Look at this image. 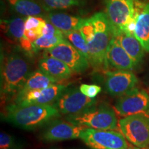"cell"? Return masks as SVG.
I'll return each instance as SVG.
<instances>
[{"instance_id":"cell-29","label":"cell","mask_w":149,"mask_h":149,"mask_svg":"<svg viewBox=\"0 0 149 149\" xmlns=\"http://www.w3.org/2000/svg\"><path fill=\"white\" fill-rule=\"evenodd\" d=\"M19 46L22 49H23L26 53H31V51H33V42L26 36L19 41Z\"/></svg>"},{"instance_id":"cell-22","label":"cell","mask_w":149,"mask_h":149,"mask_svg":"<svg viewBox=\"0 0 149 149\" xmlns=\"http://www.w3.org/2000/svg\"><path fill=\"white\" fill-rule=\"evenodd\" d=\"M65 38L74 46L78 51L80 52L89 61L90 54L88 44L81 34L79 30H74L64 35Z\"/></svg>"},{"instance_id":"cell-6","label":"cell","mask_w":149,"mask_h":149,"mask_svg":"<svg viewBox=\"0 0 149 149\" xmlns=\"http://www.w3.org/2000/svg\"><path fill=\"white\" fill-rule=\"evenodd\" d=\"M120 132L137 148L149 147V111L124 117L118 122Z\"/></svg>"},{"instance_id":"cell-20","label":"cell","mask_w":149,"mask_h":149,"mask_svg":"<svg viewBox=\"0 0 149 149\" xmlns=\"http://www.w3.org/2000/svg\"><path fill=\"white\" fill-rule=\"evenodd\" d=\"M57 83L55 80L51 79L46 74H44L40 69L34 70L29 75L24 86L17 95L23 94L24 93L31 91L41 90L55 84Z\"/></svg>"},{"instance_id":"cell-23","label":"cell","mask_w":149,"mask_h":149,"mask_svg":"<svg viewBox=\"0 0 149 149\" xmlns=\"http://www.w3.org/2000/svg\"><path fill=\"white\" fill-rule=\"evenodd\" d=\"M46 11L63 10L71 7L79 6L83 3V0H39Z\"/></svg>"},{"instance_id":"cell-13","label":"cell","mask_w":149,"mask_h":149,"mask_svg":"<svg viewBox=\"0 0 149 149\" xmlns=\"http://www.w3.org/2000/svg\"><path fill=\"white\" fill-rule=\"evenodd\" d=\"M84 127L79 126L68 121H52L45 126L40 134V138L44 141H57L79 138L80 134Z\"/></svg>"},{"instance_id":"cell-7","label":"cell","mask_w":149,"mask_h":149,"mask_svg":"<svg viewBox=\"0 0 149 149\" xmlns=\"http://www.w3.org/2000/svg\"><path fill=\"white\" fill-rule=\"evenodd\" d=\"M81 139L91 149H128L127 139L121 132L115 130H96L84 128Z\"/></svg>"},{"instance_id":"cell-1","label":"cell","mask_w":149,"mask_h":149,"mask_svg":"<svg viewBox=\"0 0 149 149\" xmlns=\"http://www.w3.org/2000/svg\"><path fill=\"white\" fill-rule=\"evenodd\" d=\"M78 30L88 44L91 66L97 70H109L107 51L113 35L111 25L104 13H97L83 19Z\"/></svg>"},{"instance_id":"cell-19","label":"cell","mask_w":149,"mask_h":149,"mask_svg":"<svg viewBox=\"0 0 149 149\" xmlns=\"http://www.w3.org/2000/svg\"><path fill=\"white\" fill-rule=\"evenodd\" d=\"M11 8L22 16L41 17L45 14L40 1L37 0H7Z\"/></svg>"},{"instance_id":"cell-18","label":"cell","mask_w":149,"mask_h":149,"mask_svg":"<svg viewBox=\"0 0 149 149\" xmlns=\"http://www.w3.org/2000/svg\"><path fill=\"white\" fill-rule=\"evenodd\" d=\"M48 21L60 31L64 35L70 31L77 30L83 18L72 16L63 13H50L47 15Z\"/></svg>"},{"instance_id":"cell-26","label":"cell","mask_w":149,"mask_h":149,"mask_svg":"<svg viewBox=\"0 0 149 149\" xmlns=\"http://www.w3.org/2000/svg\"><path fill=\"white\" fill-rule=\"evenodd\" d=\"M46 21L41 17L30 16L26 18L25 30H33L38 34L40 37L42 36L43 30Z\"/></svg>"},{"instance_id":"cell-30","label":"cell","mask_w":149,"mask_h":149,"mask_svg":"<svg viewBox=\"0 0 149 149\" xmlns=\"http://www.w3.org/2000/svg\"><path fill=\"white\" fill-rule=\"evenodd\" d=\"M50 149H60V148H50Z\"/></svg>"},{"instance_id":"cell-10","label":"cell","mask_w":149,"mask_h":149,"mask_svg":"<svg viewBox=\"0 0 149 149\" xmlns=\"http://www.w3.org/2000/svg\"><path fill=\"white\" fill-rule=\"evenodd\" d=\"M114 110L117 115L124 117L149 111V94L144 89L135 87L118 98Z\"/></svg>"},{"instance_id":"cell-17","label":"cell","mask_w":149,"mask_h":149,"mask_svg":"<svg viewBox=\"0 0 149 149\" xmlns=\"http://www.w3.org/2000/svg\"><path fill=\"white\" fill-rule=\"evenodd\" d=\"M134 35L149 53V3H145L136 19Z\"/></svg>"},{"instance_id":"cell-4","label":"cell","mask_w":149,"mask_h":149,"mask_svg":"<svg viewBox=\"0 0 149 149\" xmlns=\"http://www.w3.org/2000/svg\"><path fill=\"white\" fill-rule=\"evenodd\" d=\"M106 15L113 36L126 33L128 26L136 23V19L144 6L140 0H104Z\"/></svg>"},{"instance_id":"cell-24","label":"cell","mask_w":149,"mask_h":149,"mask_svg":"<svg viewBox=\"0 0 149 149\" xmlns=\"http://www.w3.org/2000/svg\"><path fill=\"white\" fill-rule=\"evenodd\" d=\"M64 40H66V38L63 33H61V34L51 39H47L41 36L33 42V51L37 52L41 50L47 51L48 49L53 48L54 46L58 45L59 44L63 42Z\"/></svg>"},{"instance_id":"cell-31","label":"cell","mask_w":149,"mask_h":149,"mask_svg":"<svg viewBox=\"0 0 149 149\" xmlns=\"http://www.w3.org/2000/svg\"><path fill=\"white\" fill-rule=\"evenodd\" d=\"M148 149H149V147H148Z\"/></svg>"},{"instance_id":"cell-16","label":"cell","mask_w":149,"mask_h":149,"mask_svg":"<svg viewBox=\"0 0 149 149\" xmlns=\"http://www.w3.org/2000/svg\"><path fill=\"white\" fill-rule=\"evenodd\" d=\"M113 37L133 59L136 64L139 65L140 64L143 60L146 51L135 35L123 33L116 36H113Z\"/></svg>"},{"instance_id":"cell-25","label":"cell","mask_w":149,"mask_h":149,"mask_svg":"<svg viewBox=\"0 0 149 149\" xmlns=\"http://www.w3.org/2000/svg\"><path fill=\"white\" fill-rule=\"evenodd\" d=\"M0 148L1 149H25L22 141L14 136L4 132L0 134Z\"/></svg>"},{"instance_id":"cell-5","label":"cell","mask_w":149,"mask_h":149,"mask_svg":"<svg viewBox=\"0 0 149 149\" xmlns=\"http://www.w3.org/2000/svg\"><path fill=\"white\" fill-rule=\"evenodd\" d=\"M66 120L75 125L96 130H117L116 112L107 103H101L80 114L67 116Z\"/></svg>"},{"instance_id":"cell-15","label":"cell","mask_w":149,"mask_h":149,"mask_svg":"<svg viewBox=\"0 0 149 149\" xmlns=\"http://www.w3.org/2000/svg\"><path fill=\"white\" fill-rule=\"evenodd\" d=\"M107 57L109 68L117 70L131 71L137 66L113 37L108 48Z\"/></svg>"},{"instance_id":"cell-28","label":"cell","mask_w":149,"mask_h":149,"mask_svg":"<svg viewBox=\"0 0 149 149\" xmlns=\"http://www.w3.org/2000/svg\"><path fill=\"white\" fill-rule=\"evenodd\" d=\"M61 33H62L60 31H59L57 28L54 26L53 24L50 23L49 22L46 21V24L44 28V30H43L42 37L47 39H51L61 34Z\"/></svg>"},{"instance_id":"cell-2","label":"cell","mask_w":149,"mask_h":149,"mask_svg":"<svg viewBox=\"0 0 149 149\" xmlns=\"http://www.w3.org/2000/svg\"><path fill=\"white\" fill-rule=\"evenodd\" d=\"M3 116L7 122L17 127L34 130L59 119L61 114L53 105L19 106L13 103L6 107Z\"/></svg>"},{"instance_id":"cell-9","label":"cell","mask_w":149,"mask_h":149,"mask_svg":"<svg viewBox=\"0 0 149 149\" xmlns=\"http://www.w3.org/2000/svg\"><path fill=\"white\" fill-rule=\"evenodd\" d=\"M46 53L64 62L74 73H83L91 66L88 59L66 39L58 45L47 50Z\"/></svg>"},{"instance_id":"cell-12","label":"cell","mask_w":149,"mask_h":149,"mask_svg":"<svg viewBox=\"0 0 149 149\" xmlns=\"http://www.w3.org/2000/svg\"><path fill=\"white\" fill-rule=\"evenodd\" d=\"M66 86L60 84H55L41 90L31 91L17 95L14 103L19 106L53 105L58 100Z\"/></svg>"},{"instance_id":"cell-3","label":"cell","mask_w":149,"mask_h":149,"mask_svg":"<svg viewBox=\"0 0 149 149\" xmlns=\"http://www.w3.org/2000/svg\"><path fill=\"white\" fill-rule=\"evenodd\" d=\"M31 72L29 60L19 53L3 56L1 63V100L8 102L16 97Z\"/></svg>"},{"instance_id":"cell-11","label":"cell","mask_w":149,"mask_h":149,"mask_svg":"<svg viewBox=\"0 0 149 149\" xmlns=\"http://www.w3.org/2000/svg\"><path fill=\"white\" fill-rule=\"evenodd\" d=\"M105 90L109 95L120 97L135 88L139 80L133 72L129 70L105 71Z\"/></svg>"},{"instance_id":"cell-27","label":"cell","mask_w":149,"mask_h":149,"mask_svg":"<svg viewBox=\"0 0 149 149\" xmlns=\"http://www.w3.org/2000/svg\"><path fill=\"white\" fill-rule=\"evenodd\" d=\"M79 90L84 95L90 98H95L102 91V88L96 84H83L79 86Z\"/></svg>"},{"instance_id":"cell-21","label":"cell","mask_w":149,"mask_h":149,"mask_svg":"<svg viewBox=\"0 0 149 149\" xmlns=\"http://www.w3.org/2000/svg\"><path fill=\"white\" fill-rule=\"evenodd\" d=\"M25 21L24 17H15L7 21H2L1 24L6 26L9 36L19 42L25 37Z\"/></svg>"},{"instance_id":"cell-14","label":"cell","mask_w":149,"mask_h":149,"mask_svg":"<svg viewBox=\"0 0 149 149\" xmlns=\"http://www.w3.org/2000/svg\"><path fill=\"white\" fill-rule=\"evenodd\" d=\"M38 69L57 83L68 79L72 74V70L64 62L46 53L38 61Z\"/></svg>"},{"instance_id":"cell-8","label":"cell","mask_w":149,"mask_h":149,"mask_svg":"<svg viewBox=\"0 0 149 149\" xmlns=\"http://www.w3.org/2000/svg\"><path fill=\"white\" fill-rule=\"evenodd\" d=\"M97 100L86 96L77 87L67 88L53 104L61 115L72 116L86 111L97 105Z\"/></svg>"}]
</instances>
